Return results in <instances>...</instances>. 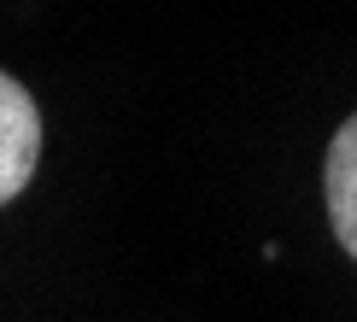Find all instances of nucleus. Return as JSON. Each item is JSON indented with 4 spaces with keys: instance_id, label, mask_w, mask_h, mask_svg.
<instances>
[{
    "instance_id": "1",
    "label": "nucleus",
    "mask_w": 357,
    "mask_h": 322,
    "mask_svg": "<svg viewBox=\"0 0 357 322\" xmlns=\"http://www.w3.org/2000/svg\"><path fill=\"white\" fill-rule=\"evenodd\" d=\"M41 164V112L18 77L0 70V205L18 199Z\"/></svg>"
},
{
    "instance_id": "2",
    "label": "nucleus",
    "mask_w": 357,
    "mask_h": 322,
    "mask_svg": "<svg viewBox=\"0 0 357 322\" xmlns=\"http://www.w3.org/2000/svg\"><path fill=\"white\" fill-rule=\"evenodd\" d=\"M322 199H328L334 240L346 246V258H357V112L328 141V158H322Z\"/></svg>"
}]
</instances>
